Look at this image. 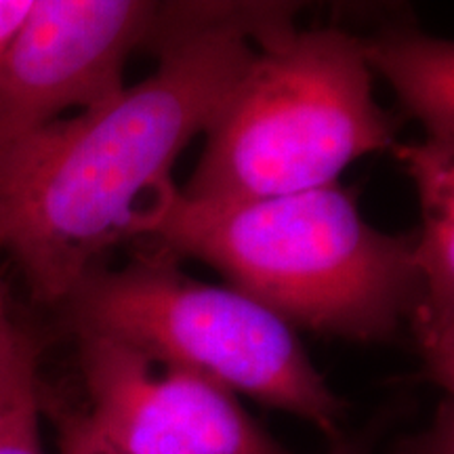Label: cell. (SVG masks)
Wrapping results in <instances>:
<instances>
[{
	"instance_id": "277c9868",
	"label": "cell",
	"mask_w": 454,
	"mask_h": 454,
	"mask_svg": "<svg viewBox=\"0 0 454 454\" xmlns=\"http://www.w3.org/2000/svg\"><path fill=\"white\" fill-rule=\"evenodd\" d=\"M59 308L74 333L121 340L337 434L345 404L297 331L236 288L187 276L160 248L93 270Z\"/></svg>"
},
{
	"instance_id": "30bf717a",
	"label": "cell",
	"mask_w": 454,
	"mask_h": 454,
	"mask_svg": "<svg viewBox=\"0 0 454 454\" xmlns=\"http://www.w3.org/2000/svg\"><path fill=\"white\" fill-rule=\"evenodd\" d=\"M49 412H53L55 419L59 454H122L101 435L87 411L57 402L49 406Z\"/></svg>"
},
{
	"instance_id": "5b68a950",
	"label": "cell",
	"mask_w": 454,
	"mask_h": 454,
	"mask_svg": "<svg viewBox=\"0 0 454 454\" xmlns=\"http://www.w3.org/2000/svg\"><path fill=\"white\" fill-rule=\"evenodd\" d=\"M204 3L34 0L0 66V152L84 112L127 87L135 51L162 44L200 15Z\"/></svg>"
},
{
	"instance_id": "52a82bcc",
	"label": "cell",
	"mask_w": 454,
	"mask_h": 454,
	"mask_svg": "<svg viewBox=\"0 0 454 454\" xmlns=\"http://www.w3.org/2000/svg\"><path fill=\"white\" fill-rule=\"evenodd\" d=\"M394 154L421 207V230L414 231L421 297L411 325L425 345L454 326V135L395 144Z\"/></svg>"
},
{
	"instance_id": "8fae6325",
	"label": "cell",
	"mask_w": 454,
	"mask_h": 454,
	"mask_svg": "<svg viewBox=\"0 0 454 454\" xmlns=\"http://www.w3.org/2000/svg\"><path fill=\"white\" fill-rule=\"evenodd\" d=\"M421 351L429 379L446 391L450 404H454V326L421 345Z\"/></svg>"
},
{
	"instance_id": "3957f363",
	"label": "cell",
	"mask_w": 454,
	"mask_h": 454,
	"mask_svg": "<svg viewBox=\"0 0 454 454\" xmlns=\"http://www.w3.org/2000/svg\"><path fill=\"white\" fill-rule=\"evenodd\" d=\"M372 76L364 41L339 27L265 38L204 133L181 194L208 204L291 196L394 150L397 122L374 98Z\"/></svg>"
},
{
	"instance_id": "7c38bea8",
	"label": "cell",
	"mask_w": 454,
	"mask_h": 454,
	"mask_svg": "<svg viewBox=\"0 0 454 454\" xmlns=\"http://www.w3.org/2000/svg\"><path fill=\"white\" fill-rule=\"evenodd\" d=\"M404 454H454V404L448 402L435 423L412 440Z\"/></svg>"
},
{
	"instance_id": "9c48e42d",
	"label": "cell",
	"mask_w": 454,
	"mask_h": 454,
	"mask_svg": "<svg viewBox=\"0 0 454 454\" xmlns=\"http://www.w3.org/2000/svg\"><path fill=\"white\" fill-rule=\"evenodd\" d=\"M36 349L24 333L0 354V454H44Z\"/></svg>"
},
{
	"instance_id": "6da1fadb",
	"label": "cell",
	"mask_w": 454,
	"mask_h": 454,
	"mask_svg": "<svg viewBox=\"0 0 454 454\" xmlns=\"http://www.w3.org/2000/svg\"><path fill=\"white\" fill-rule=\"evenodd\" d=\"M293 13L207 3L150 76L0 152V253L38 303L59 308L114 247L145 240L177 192L179 156L211 129L254 44L294 26Z\"/></svg>"
},
{
	"instance_id": "7a4b0ae2",
	"label": "cell",
	"mask_w": 454,
	"mask_h": 454,
	"mask_svg": "<svg viewBox=\"0 0 454 454\" xmlns=\"http://www.w3.org/2000/svg\"><path fill=\"white\" fill-rule=\"evenodd\" d=\"M145 240L207 263L294 331L387 340L421 297L417 234L368 223L339 184L227 204L190 200L177 187Z\"/></svg>"
},
{
	"instance_id": "8992f818",
	"label": "cell",
	"mask_w": 454,
	"mask_h": 454,
	"mask_svg": "<svg viewBox=\"0 0 454 454\" xmlns=\"http://www.w3.org/2000/svg\"><path fill=\"white\" fill-rule=\"evenodd\" d=\"M74 334L89 419L122 454H294L211 379L104 334Z\"/></svg>"
},
{
	"instance_id": "ba28073f",
	"label": "cell",
	"mask_w": 454,
	"mask_h": 454,
	"mask_svg": "<svg viewBox=\"0 0 454 454\" xmlns=\"http://www.w3.org/2000/svg\"><path fill=\"white\" fill-rule=\"evenodd\" d=\"M368 64L395 90L425 137L454 135V41L417 27H391L364 41Z\"/></svg>"
},
{
	"instance_id": "9a60e30c",
	"label": "cell",
	"mask_w": 454,
	"mask_h": 454,
	"mask_svg": "<svg viewBox=\"0 0 454 454\" xmlns=\"http://www.w3.org/2000/svg\"><path fill=\"white\" fill-rule=\"evenodd\" d=\"M325 454H366V448H364V444H360L357 440L339 438L331 448H328Z\"/></svg>"
},
{
	"instance_id": "5bb4252c",
	"label": "cell",
	"mask_w": 454,
	"mask_h": 454,
	"mask_svg": "<svg viewBox=\"0 0 454 454\" xmlns=\"http://www.w3.org/2000/svg\"><path fill=\"white\" fill-rule=\"evenodd\" d=\"M21 331L15 326V322L11 320L9 308H7V293H4V284L0 280V354L4 349H9L20 337Z\"/></svg>"
},
{
	"instance_id": "4fadbf2b",
	"label": "cell",
	"mask_w": 454,
	"mask_h": 454,
	"mask_svg": "<svg viewBox=\"0 0 454 454\" xmlns=\"http://www.w3.org/2000/svg\"><path fill=\"white\" fill-rule=\"evenodd\" d=\"M34 9V0H0V66L24 30Z\"/></svg>"
}]
</instances>
